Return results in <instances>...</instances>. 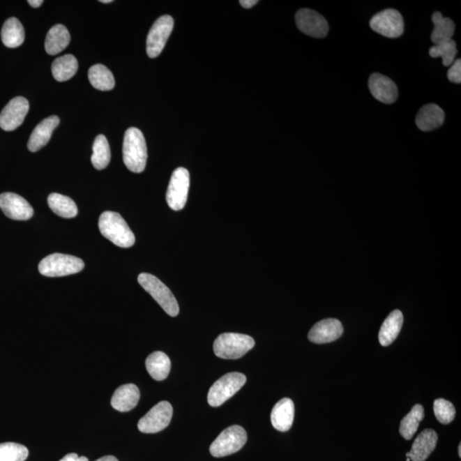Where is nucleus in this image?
<instances>
[{
    "instance_id": "nucleus-16",
    "label": "nucleus",
    "mask_w": 461,
    "mask_h": 461,
    "mask_svg": "<svg viewBox=\"0 0 461 461\" xmlns=\"http://www.w3.org/2000/svg\"><path fill=\"white\" fill-rule=\"evenodd\" d=\"M368 87L372 96L384 104H393L398 98V86L386 75L372 74L369 78Z\"/></svg>"
},
{
    "instance_id": "nucleus-38",
    "label": "nucleus",
    "mask_w": 461,
    "mask_h": 461,
    "mask_svg": "<svg viewBox=\"0 0 461 461\" xmlns=\"http://www.w3.org/2000/svg\"><path fill=\"white\" fill-rule=\"evenodd\" d=\"M28 3H29L30 6L33 7V8H38V7L41 6L42 3H43V1H42V0H29Z\"/></svg>"
},
{
    "instance_id": "nucleus-8",
    "label": "nucleus",
    "mask_w": 461,
    "mask_h": 461,
    "mask_svg": "<svg viewBox=\"0 0 461 461\" xmlns=\"http://www.w3.org/2000/svg\"><path fill=\"white\" fill-rule=\"evenodd\" d=\"M189 188V171L185 167H178L171 176L167 190V203L171 209L180 211L185 208L188 202Z\"/></svg>"
},
{
    "instance_id": "nucleus-7",
    "label": "nucleus",
    "mask_w": 461,
    "mask_h": 461,
    "mask_svg": "<svg viewBox=\"0 0 461 461\" xmlns=\"http://www.w3.org/2000/svg\"><path fill=\"white\" fill-rule=\"evenodd\" d=\"M247 441L245 430L239 425H232L224 430L209 448L216 458L232 455L241 449Z\"/></svg>"
},
{
    "instance_id": "nucleus-14",
    "label": "nucleus",
    "mask_w": 461,
    "mask_h": 461,
    "mask_svg": "<svg viewBox=\"0 0 461 461\" xmlns=\"http://www.w3.org/2000/svg\"><path fill=\"white\" fill-rule=\"evenodd\" d=\"M0 209L11 220H28L33 216L31 205L25 198L16 193H2L0 195Z\"/></svg>"
},
{
    "instance_id": "nucleus-15",
    "label": "nucleus",
    "mask_w": 461,
    "mask_h": 461,
    "mask_svg": "<svg viewBox=\"0 0 461 461\" xmlns=\"http://www.w3.org/2000/svg\"><path fill=\"white\" fill-rule=\"evenodd\" d=\"M344 333V327L337 319H326L312 327L308 339L314 344L322 345L337 340Z\"/></svg>"
},
{
    "instance_id": "nucleus-20",
    "label": "nucleus",
    "mask_w": 461,
    "mask_h": 461,
    "mask_svg": "<svg viewBox=\"0 0 461 461\" xmlns=\"http://www.w3.org/2000/svg\"><path fill=\"white\" fill-rule=\"evenodd\" d=\"M139 398L140 392L135 384H124L116 388L112 398V406L119 412H128L135 409Z\"/></svg>"
},
{
    "instance_id": "nucleus-23",
    "label": "nucleus",
    "mask_w": 461,
    "mask_h": 461,
    "mask_svg": "<svg viewBox=\"0 0 461 461\" xmlns=\"http://www.w3.org/2000/svg\"><path fill=\"white\" fill-rule=\"evenodd\" d=\"M70 42V34L66 26H53L47 36L45 42V51L49 55H56L66 49Z\"/></svg>"
},
{
    "instance_id": "nucleus-13",
    "label": "nucleus",
    "mask_w": 461,
    "mask_h": 461,
    "mask_svg": "<svg viewBox=\"0 0 461 461\" xmlns=\"http://www.w3.org/2000/svg\"><path fill=\"white\" fill-rule=\"evenodd\" d=\"M29 109V103L25 98L11 99L0 114V128L5 131H13L20 127Z\"/></svg>"
},
{
    "instance_id": "nucleus-19",
    "label": "nucleus",
    "mask_w": 461,
    "mask_h": 461,
    "mask_svg": "<svg viewBox=\"0 0 461 461\" xmlns=\"http://www.w3.org/2000/svg\"><path fill=\"white\" fill-rule=\"evenodd\" d=\"M294 402L289 398L280 400L273 407L271 413V422L274 428L280 432H287L292 428L294 421Z\"/></svg>"
},
{
    "instance_id": "nucleus-6",
    "label": "nucleus",
    "mask_w": 461,
    "mask_h": 461,
    "mask_svg": "<svg viewBox=\"0 0 461 461\" xmlns=\"http://www.w3.org/2000/svg\"><path fill=\"white\" fill-rule=\"evenodd\" d=\"M246 377L240 372L224 375L209 388L208 402L211 407L222 406L245 386Z\"/></svg>"
},
{
    "instance_id": "nucleus-9",
    "label": "nucleus",
    "mask_w": 461,
    "mask_h": 461,
    "mask_svg": "<svg viewBox=\"0 0 461 461\" xmlns=\"http://www.w3.org/2000/svg\"><path fill=\"white\" fill-rule=\"evenodd\" d=\"M174 29V19L170 16L159 17L152 25L146 40V52L151 59L161 54Z\"/></svg>"
},
{
    "instance_id": "nucleus-21",
    "label": "nucleus",
    "mask_w": 461,
    "mask_h": 461,
    "mask_svg": "<svg viewBox=\"0 0 461 461\" xmlns=\"http://www.w3.org/2000/svg\"><path fill=\"white\" fill-rule=\"evenodd\" d=\"M444 120V109L437 105L430 104L423 106L420 109L415 123L421 131L428 132L441 127Z\"/></svg>"
},
{
    "instance_id": "nucleus-40",
    "label": "nucleus",
    "mask_w": 461,
    "mask_h": 461,
    "mask_svg": "<svg viewBox=\"0 0 461 461\" xmlns=\"http://www.w3.org/2000/svg\"><path fill=\"white\" fill-rule=\"evenodd\" d=\"M101 3H112V0H100Z\"/></svg>"
},
{
    "instance_id": "nucleus-36",
    "label": "nucleus",
    "mask_w": 461,
    "mask_h": 461,
    "mask_svg": "<svg viewBox=\"0 0 461 461\" xmlns=\"http://www.w3.org/2000/svg\"><path fill=\"white\" fill-rule=\"evenodd\" d=\"M59 461H89L85 456H79L77 453H71L63 457Z\"/></svg>"
},
{
    "instance_id": "nucleus-27",
    "label": "nucleus",
    "mask_w": 461,
    "mask_h": 461,
    "mask_svg": "<svg viewBox=\"0 0 461 461\" xmlns=\"http://www.w3.org/2000/svg\"><path fill=\"white\" fill-rule=\"evenodd\" d=\"M78 61L73 55L68 54L56 59L52 64L53 77L62 82L73 77L78 70Z\"/></svg>"
},
{
    "instance_id": "nucleus-41",
    "label": "nucleus",
    "mask_w": 461,
    "mask_h": 461,
    "mask_svg": "<svg viewBox=\"0 0 461 461\" xmlns=\"http://www.w3.org/2000/svg\"><path fill=\"white\" fill-rule=\"evenodd\" d=\"M459 455L461 457V444L459 445Z\"/></svg>"
},
{
    "instance_id": "nucleus-17",
    "label": "nucleus",
    "mask_w": 461,
    "mask_h": 461,
    "mask_svg": "<svg viewBox=\"0 0 461 461\" xmlns=\"http://www.w3.org/2000/svg\"><path fill=\"white\" fill-rule=\"evenodd\" d=\"M60 120L56 116H52L41 121L36 126L30 136L28 148L31 152L40 151L41 148L47 146L52 133L59 125Z\"/></svg>"
},
{
    "instance_id": "nucleus-5",
    "label": "nucleus",
    "mask_w": 461,
    "mask_h": 461,
    "mask_svg": "<svg viewBox=\"0 0 461 461\" xmlns=\"http://www.w3.org/2000/svg\"><path fill=\"white\" fill-rule=\"evenodd\" d=\"M85 264L73 255L55 253L40 262L39 271L45 277H63L82 271Z\"/></svg>"
},
{
    "instance_id": "nucleus-30",
    "label": "nucleus",
    "mask_w": 461,
    "mask_h": 461,
    "mask_svg": "<svg viewBox=\"0 0 461 461\" xmlns=\"http://www.w3.org/2000/svg\"><path fill=\"white\" fill-rule=\"evenodd\" d=\"M425 411L421 404L415 405L411 412L402 418L400 425V433L406 440L412 439L416 433L420 423L424 420Z\"/></svg>"
},
{
    "instance_id": "nucleus-31",
    "label": "nucleus",
    "mask_w": 461,
    "mask_h": 461,
    "mask_svg": "<svg viewBox=\"0 0 461 461\" xmlns=\"http://www.w3.org/2000/svg\"><path fill=\"white\" fill-rule=\"evenodd\" d=\"M93 153L91 161L95 169H105L109 165L112 153H110L109 144L104 135H98L94 140Z\"/></svg>"
},
{
    "instance_id": "nucleus-28",
    "label": "nucleus",
    "mask_w": 461,
    "mask_h": 461,
    "mask_svg": "<svg viewBox=\"0 0 461 461\" xmlns=\"http://www.w3.org/2000/svg\"><path fill=\"white\" fill-rule=\"evenodd\" d=\"M47 202L50 209L63 218H74L78 214V208L70 197L59 193H52L50 194Z\"/></svg>"
},
{
    "instance_id": "nucleus-32",
    "label": "nucleus",
    "mask_w": 461,
    "mask_h": 461,
    "mask_svg": "<svg viewBox=\"0 0 461 461\" xmlns=\"http://www.w3.org/2000/svg\"><path fill=\"white\" fill-rule=\"evenodd\" d=\"M456 43L455 40H449L439 45H434L430 49L429 54L432 58H441L443 64L445 67L451 66L455 62L457 55Z\"/></svg>"
},
{
    "instance_id": "nucleus-29",
    "label": "nucleus",
    "mask_w": 461,
    "mask_h": 461,
    "mask_svg": "<svg viewBox=\"0 0 461 461\" xmlns=\"http://www.w3.org/2000/svg\"><path fill=\"white\" fill-rule=\"evenodd\" d=\"M89 79L91 85L99 91H110L116 85L112 71L103 64H95L90 68Z\"/></svg>"
},
{
    "instance_id": "nucleus-35",
    "label": "nucleus",
    "mask_w": 461,
    "mask_h": 461,
    "mask_svg": "<svg viewBox=\"0 0 461 461\" xmlns=\"http://www.w3.org/2000/svg\"><path fill=\"white\" fill-rule=\"evenodd\" d=\"M449 82L460 84L461 82V60H455L448 71Z\"/></svg>"
},
{
    "instance_id": "nucleus-3",
    "label": "nucleus",
    "mask_w": 461,
    "mask_h": 461,
    "mask_svg": "<svg viewBox=\"0 0 461 461\" xmlns=\"http://www.w3.org/2000/svg\"><path fill=\"white\" fill-rule=\"evenodd\" d=\"M255 346L253 338L245 334L223 333L216 339L214 352L217 357L226 360H237L243 357Z\"/></svg>"
},
{
    "instance_id": "nucleus-1",
    "label": "nucleus",
    "mask_w": 461,
    "mask_h": 461,
    "mask_svg": "<svg viewBox=\"0 0 461 461\" xmlns=\"http://www.w3.org/2000/svg\"><path fill=\"white\" fill-rule=\"evenodd\" d=\"M123 154L125 165L132 172L139 174L146 169L147 146L146 139L139 129L130 128L126 131Z\"/></svg>"
},
{
    "instance_id": "nucleus-2",
    "label": "nucleus",
    "mask_w": 461,
    "mask_h": 461,
    "mask_svg": "<svg viewBox=\"0 0 461 461\" xmlns=\"http://www.w3.org/2000/svg\"><path fill=\"white\" fill-rule=\"evenodd\" d=\"M101 234L121 248H130L135 243V236L120 214L105 211L99 217Z\"/></svg>"
},
{
    "instance_id": "nucleus-37",
    "label": "nucleus",
    "mask_w": 461,
    "mask_h": 461,
    "mask_svg": "<svg viewBox=\"0 0 461 461\" xmlns=\"http://www.w3.org/2000/svg\"><path fill=\"white\" fill-rule=\"evenodd\" d=\"M258 3L257 0H240L239 3L243 8L250 9Z\"/></svg>"
},
{
    "instance_id": "nucleus-12",
    "label": "nucleus",
    "mask_w": 461,
    "mask_h": 461,
    "mask_svg": "<svg viewBox=\"0 0 461 461\" xmlns=\"http://www.w3.org/2000/svg\"><path fill=\"white\" fill-rule=\"evenodd\" d=\"M296 24L301 32L308 36L325 38L329 32L328 22L321 14L310 9H302L296 14Z\"/></svg>"
},
{
    "instance_id": "nucleus-34",
    "label": "nucleus",
    "mask_w": 461,
    "mask_h": 461,
    "mask_svg": "<svg viewBox=\"0 0 461 461\" xmlns=\"http://www.w3.org/2000/svg\"><path fill=\"white\" fill-rule=\"evenodd\" d=\"M434 414L441 424L448 425L455 420V407L445 399H437L434 402Z\"/></svg>"
},
{
    "instance_id": "nucleus-18",
    "label": "nucleus",
    "mask_w": 461,
    "mask_h": 461,
    "mask_svg": "<svg viewBox=\"0 0 461 461\" xmlns=\"http://www.w3.org/2000/svg\"><path fill=\"white\" fill-rule=\"evenodd\" d=\"M438 441L435 430L425 429L414 441L409 451V458L412 461H425L435 449Z\"/></svg>"
},
{
    "instance_id": "nucleus-10",
    "label": "nucleus",
    "mask_w": 461,
    "mask_h": 461,
    "mask_svg": "<svg viewBox=\"0 0 461 461\" xmlns=\"http://www.w3.org/2000/svg\"><path fill=\"white\" fill-rule=\"evenodd\" d=\"M172 416V405L166 401L159 402L141 418L138 428L143 433H158L169 426Z\"/></svg>"
},
{
    "instance_id": "nucleus-42",
    "label": "nucleus",
    "mask_w": 461,
    "mask_h": 461,
    "mask_svg": "<svg viewBox=\"0 0 461 461\" xmlns=\"http://www.w3.org/2000/svg\"><path fill=\"white\" fill-rule=\"evenodd\" d=\"M410 458H407V461H410Z\"/></svg>"
},
{
    "instance_id": "nucleus-25",
    "label": "nucleus",
    "mask_w": 461,
    "mask_h": 461,
    "mask_svg": "<svg viewBox=\"0 0 461 461\" xmlns=\"http://www.w3.org/2000/svg\"><path fill=\"white\" fill-rule=\"evenodd\" d=\"M146 365L147 372L152 378L157 381H163L169 375L171 361L165 353L156 352L147 357Z\"/></svg>"
},
{
    "instance_id": "nucleus-4",
    "label": "nucleus",
    "mask_w": 461,
    "mask_h": 461,
    "mask_svg": "<svg viewBox=\"0 0 461 461\" xmlns=\"http://www.w3.org/2000/svg\"><path fill=\"white\" fill-rule=\"evenodd\" d=\"M138 281L167 315L175 317L180 313V308L173 293L157 277L143 273L139 274Z\"/></svg>"
},
{
    "instance_id": "nucleus-24",
    "label": "nucleus",
    "mask_w": 461,
    "mask_h": 461,
    "mask_svg": "<svg viewBox=\"0 0 461 461\" xmlns=\"http://www.w3.org/2000/svg\"><path fill=\"white\" fill-rule=\"evenodd\" d=\"M3 44L9 48L20 47L25 40L24 26L18 19L10 17L3 25L1 31Z\"/></svg>"
},
{
    "instance_id": "nucleus-22",
    "label": "nucleus",
    "mask_w": 461,
    "mask_h": 461,
    "mask_svg": "<svg viewBox=\"0 0 461 461\" xmlns=\"http://www.w3.org/2000/svg\"><path fill=\"white\" fill-rule=\"evenodd\" d=\"M402 325L403 315L402 312L400 310L391 312L381 326L379 334L380 345L384 347L391 345L398 337Z\"/></svg>"
},
{
    "instance_id": "nucleus-11",
    "label": "nucleus",
    "mask_w": 461,
    "mask_h": 461,
    "mask_svg": "<svg viewBox=\"0 0 461 461\" xmlns=\"http://www.w3.org/2000/svg\"><path fill=\"white\" fill-rule=\"evenodd\" d=\"M370 27L373 31L393 39L403 33L404 20L398 10L387 9L376 14L371 19Z\"/></svg>"
},
{
    "instance_id": "nucleus-33",
    "label": "nucleus",
    "mask_w": 461,
    "mask_h": 461,
    "mask_svg": "<svg viewBox=\"0 0 461 461\" xmlns=\"http://www.w3.org/2000/svg\"><path fill=\"white\" fill-rule=\"evenodd\" d=\"M29 456V449L16 443L0 444V461H25Z\"/></svg>"
},
{
    "instance_id": "nucleus-26",
    "label": "nucleus",
    "mask_w": 461,
    "mask_h": 461,
    "mask_svg": "<svg viewBox=\"0 0 461 461\" xmlns=\"http://www.w3.org/2000/svg\"><path fill=\"white\" fill-rule=\"evenodd\" d=\"M432 22L434 27L432 33V40L434 44L439 45L452 40L455 33V25L451 18L444 17L440 13L433 14Z\"/></svg>"
},
{
    "instance_id": "nucleus-39",
    "label": "nucleus",
    "mask_w": 461,
    "mask_h": 461,
    "mask_svg": "<svg viewBox=\"0 0 461 461\" xmlns=\"http://www.w3.org/2000/svg\"><path fill=\"white\" fill-rule=\"evenodd\" d=\"M95 461H118V460L116 458L115 456L107 455V456L102 457V458Z\"/></svg>"
}]
</instances>
